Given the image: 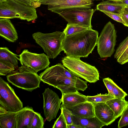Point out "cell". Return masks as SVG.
I'll list each match as a JSON object with an SVG mask.
<instances>
[{"mask_svg": "<svg viewBox=\"0 0 128 128\" xmlns=\"http://www.w3.org/2000/svg\"><path fill=\"white\" fill-rule=\"evenodd\" d=\"M64 67L58 63L47 68L40 74L41 81L59 89L62 94L85 90L88 87L87 82L81 79Z\"/></svg>", "mask_w": 128, "mask_h": 128, "instance_id": "6da1fadb", "label": "cell"}, {"mask_svg": "<svg viewBox=\"0 0 128 128\" xmlns=\"http://www.w3.org/2000/svg\"><path fill=\"white\" fill-rule=\"evenodd\" d=\"M98 32L92 28L65 36L62 41L63 51L67 55L86 58L97 45Z\"/></svg>", "mask_w": 128, "mask_h": 128, "instance_id": "7a4b0ae2", "label": "cell"}, {"mask_svg": "<svg viewBox=\"0 0 128 128\" xmlns=\"http://www.w3.org/2000/svg\"><path fill=\"white\" fill-rule=\"evenodd\" d=\"M38 18L35 8L14 0H6L0 3V18H18L28 22Z\"/></svg>", "mask_w": 128, "mask_h": 128, "instance_id": "3957f363", "label": "cell"}, {"mask_svg": "<svg viewBox=\"0 0 128 128\" xmlns=\"http://www.w3.org/2000/svg\"><path fill=\"white\" fill-rule=\"evenodd\" d=\"M63 66L76 76L90 83L99 80V73L95 66L82 61L80 58L67 56L63 58Z\"/></svg>", "mask_w": 128, "mask_h": 128, "instance_id": "277c9868", "label": "cell"}, {"mask_svg": "<svg viewBox=\"0 0 128 128\" xmlns=\"http://www.w3.org/2000/svg\"><path fill=\"white\" fill-rule=\"evenodd\" d=\"M64 36L63 32L60 31L48 34L38 32L32 35L36 42L43 48L49 59L55 58L63 51L62 42Z\"/></svg>", "mask_w": 128, "mask_h": 128, "instance_id": "5b68a950", "label": "cell"}, {"mask_svg": "<svg viewBox=\"0 0 128 128\" xmlns=\"http://www.w3.org/2000/svg\"><path fill=\"white\" fill-rule=\"evenodd\" d=\"M8 81L19 88L28 91L40 87V76L31 70L22 66L18 70L14 71L6 76Z\"/></svg>", "mask_w": 128, "mask_h": 128, "instance_id": "8992f818", "label": "cell"}, {"mask_svg": "<svg viewBox=\"0 0 128 128\" xmlns=\"http://www.w3.org/2000/svg\"><path fill=\"white\" fill-rule=\"evenodd\" d=\"M116 37L114 25L109 21L104 26L97 40V50L101 58L110 57L113 54Z\"/></svg>", "mask_w": 128, "mask_h": 128, "instance_id": "52a82bcc", "label": "cell"}, {"mask_svg": "<svg viewBox=\"0 0 128 128\" xmlns=\"http://www.w3.org/2000/svg\"><path fill=\"white\" fill-rule=\"evenodd\" d=\"M91 8L75 7L58 10L57 13L70 24H78L92 28L91 21L94 12Z\"/></svg>", "mask_w": 128, "mask_h": 128, "instance_id": "ba28073f", "label": "cell"}, {"mask_svg": "<svg viewBox=\"0 0 128 128\" xmlns=\"http://www.w3.org/2000/svg\"><path fill=\"white\" fill-rule=\"evenodd\" d=\"M0 106L9 112H17L23 108V104L14 89L0 77Z\"/></svg>", "mask_w": 128, "mask_h": 128, "instance_id": "9c48e42d", "label": "cell"}, {"mask_svg": "<svg viewBox=\"0 0 128 128\" xmlns=\"http://www.w3.org/2000/svg\"><path fill=\"white\" fill-rule=\"evenodd\" d=\"M19 56L22 66L36 73L48 68L50 63L49 59L44 53H32L25 49Z\"/></svg>", "mask_w": 128, "mask_h": 128, "instance_id": "30bf717a", "label": "cell"}, {"mask_svg": "<svg viewBox=\"0 0 128 128\" xmlns=\"http://www.w3.org/2000/svg\"><path fill=\"white\" fill-rule=\"evenodd\" d=\"M44 99L43 108L45 117L48 122L55 118L62 102L58 95L49 88L42 93Z\"/></svg>", "mask_w": 128, "mask_h": 128, "instance_id": "8fae6325", "label": "cell"}, {"mask_svg": "<svg viewBox=\"0 0 128 128\" xmlns=\"http://www.w3.org/2000/svg\"><path fill=\"white\" fill-rule=\"evenodd\" d=\"M94 0H40L41 4L48 5L52 12L75 7L91 8Z\"/></svg>", "mask_w": 128, "mask_h": 128, "instance_id": "7c38bea8", "label": "cell"}, {"mask_svg": "<svg viewBox=\"0 0 128 128\" xmlns=\"http://www.w3.org/2000/svg\"><path fill=\"white\" fill-rule=\"evenodd\" d=\"M60 107L66 108L71 112L72 115L82 118L95 117L94 106L92 102L86 101L72 106L62 104Z\"/></svg>", "mask_w": 128, "mask_h": 128, "instance_id": "4fadbf2b", "label": "cell"}, {"mask_svg": "<svg viewBox=\"0 0 128 128\" xmlns=\"http://www.w3.org/2000/svg\"><path fill=\"white\" fill-rule=\"evenodd\" d=\"M93 104L95 116L105 126L110 124L116 119L113 112L105 103Z\"/></svg>", "mask_w": 128, "mask_h": 128, "instance_id": "5bb4252c", "label": "cell"}, {"mask_svg": "<svg viewBox=\"0 0 128 128\" xmlns=\"http://www.w3.org/2000/svg\"><path fill=\"white\" fill-rule=\"evenodd\" d=\"M0 36L11 42H14L18 39L16 31L9 19L0 18Z\"/></svg>", "mask_w": 128, "mask_h": 128, "instance_id": "9a60e30c", "label": "cell"}, {"mask_svg": "<svg viewBox=\"0 0 128 128\" xmlns=\"http://www.w3.org/2000/svg\"><path fill=\"white\" fill-rule=\"evenodd\" d=\"M35 112L27 106L18 111L16 115V128H30Z\"/></svg>", "mask_w": 128, "mask_h": 128, "instance_id": "2e32d148", "label": "cell"}, {"mask_svg": "<svg viewBox=\"0 0 128 128\" xmlns=\"http://www.w3.org/2000/svg\"><path fill=\"white\" fill-rule=\"evenodd\" d=\"M73 124L82 128H101L105 125L95 116L89 118H82L72 115Z\"/></svg>", "mask_w": 128, "mask_h": 128, "instance_id": "e0dca14e", "label": "cell"}, {"mask_svg": "<svg viewBox=\"0 0 128 128\" xmlns=\"http://www.w3.org/2000/svg\"><path fill=\"white\" fill-rule=\"evenodd\" d=\"M126 7L120 2L106 1L102 2L96 6V9L102 12L106 11L121 14Z\"/></svg>", "mask_w": 128, "mask_h": 128, "instance_id": "ac0fdd59", "label": "cell"}, {"mask_svg": "<svg viewBox=\"0 0 128 128\" xmlns=\"http://www.w3.org/2000/svg\"><path fill=\"white\" fill-rule=\"evenodd\" d=\"M105 103L113 111L116 119L121 116L128 106V102L126 101L124 98L114 97Z\"/></svg>", "mask_w": 128, "mask_h": 128, "instance_id": "d6986e66", "label": "cell"}, {"mask_svg": "<svg viewBox=\"0 0 128 128\" xmlns=\"http://www.w3.org/2000/svg\"><path fill=\"white\" fill-rule=\"evenodd\" d=\"M62 104L68 106H75L87 101L86 96L78 91L75 92L62 94Z\"/></svg>", "mask_w": 128, "mask_h": 128, "instance_id": "ffe728a7", "label": "cell"}, {"mask_svg": "<svg viewBox=\"0 0 128 128\" xmlns=\"http://www.w3.org/2000/svg\"><path fill=\"white\" fill-rule=\"evenodd\" d=\"M114 57L117 62L121 64L128 62V36L119 45Z\"/></svg>", "mask_w": 128, "mask_h": 128, "instance_id": "44dd1931", "label": "cell"}, {"mask_svg": "<svg viewBox=\"0 0 128 128\" xmlns=\"http://www.w3.org/2000/svg\"><path fill=\"white\" fill-rule=\"evenodd\" d=\"M18 112H9L0 115V128H16V115Z\"/></svg>", "mask_w": 128, "mask_h": 128, "instance_id": "7402d4cb", "label": "cell"}, {"mask_svg": "<svg viewBox=\"0 0 128 128\" xmlns=\"http://www.w3.org/2000/svg\"><path fill=\"white\" fill-rule=\"evenodd\" d=\"M19 60L17 55L10 51L8 48H0V60L8 62L16 68L18 66V61Z\"/></svg>", "mask_w": 128, "mask_h": 128, "instance_id": "603a6c76", "label": "cell"}, {"mask_svg": "<svg viewBox=\"0 0 128 128\" xmlns=\"http://www.w3.org/2000/svg\"><path fill=\"white\" fill-rule=\"evenodd\" d=\"M115 97L109 93L105 94H98L93 96H86L87 101L93 103L106 102L108 100Z\"/></svg>", "mask_w": 128, "mask_h": 128, "instance_id": "cb8c5ba5", "label": "cell"}, {"mask_svg": "<svg viewBox=\"0 0 128 128\" xmlns=\"http://www.w3.org/2000/svg\"><path fill=\"white\" fill-rule=\"evenodd\" d=\"M90 28H92L86 26L68 23L63 32L64 36H66Z\"/></svg>", "mask_w": 128, "mask_h": 128, "instance_id": "d4e9b609", "label": "cell"}, {"mask_svg": "<svg viewBox=\"0 0 128 128\" xmlns=\"http://www.w3.org/2000/svg\"><path fill=\"white\" fill-rule=\"evenodd\" d=\"M44 124L43 118L40 114L35 112L30 128H44Z\"/></svg>", "mask_w": 128, "mask_h": 128, "instance_id": "484cf974", "label": "cell"}, {"mask_svg": "<svg viewBox=\"0 0 128 128\" xmlns=\"http://www.w3.org/2000/svg\"><path fill=\"white\" fill-rule=\"evenodd\" d=\"M15 67L6 62L0 60V75L6 76L14 71Z\"/></svg>", "mask_w": 128, "mask_h": 128, "instance_id": "4316f807", "label": "cell"}, {"mask_svg": "<svg viewBox=\"0 0 128 128\" xmlns=\"http://www.w3.org/2000/svg\"><path fill=\"white\" fill-rule=\"evenodd\" d=\"M67 124L62 112L59 117L55 122L52 128H67Z\"/></svg>", "mask_w": 128, "mask_h": 128, "instance_id": "83f0119b", "label": "cell"}, {"mask_svg": "<svg viewBox=\"0 0 128 128\" xmlns=\"http://www.w3.org/2000/svg\"><path fill=\"white\" fill-rule=\"evenodd\" d=\"M128 126V106L123 112L118 122V128Z\"/></svg>", "mask_w": 128, "mask_h": 128, "instance_id": "f1b7e54d", "label": "cell"}, {"mask_svg": "<svg viewBox=\"0 0 128 128\" xmlns=\"http://www.w3.org/2000/svg\"><path fill=\"white\" fill-rule=\"evenodd\" d=\"M113 96L116 98H124L128 95V94L123 90L114 83L112 90Z\"/></svg>", "mask_w": 128, "mask_h": 128, "instance_id": "f546056e", "label": "cell"}, {"mask_svg": "<svg viewBox=\"0 0 128 128\" xmlns=\"http://www.w3.org/2000/svg\"><path fill=\"white\" fill-rule=\"evenodd\" d=\"M103 81L107 89L108 93L114 96L112 93V90L115 83L112 80L108 77L104 78Z\"/></svg>", "mask_w": 128, "mask_h": 128, "instance_id": "4dcf8cb0", "label": "cell"}, {"mask_svg": "<svg viewBox=\"0 0 128 128\" xmlns=\"http://www.w3.org/2000/svg\"><path fill=\"white\" fill-rule=\"evenodd\" d=\"M102 12L114 20L120 22L125 26V23L120 14L106 11H103Z\"/></svg>", "mask_w": 128, "mask_h": 128, "instance_id": "1f68e13d", "label": "cell"}, {"mask_svg": "<svg viewBox=\"0 0 128 128\" xmlns=\"http://www.w3.org/2000/svg\"><path fill=\"white\" fill-rule=\"evenodd\" d=\"M61 111L62 112L64 116L67 125H69L73 124L71 118L72 114L70 112L65 108L60 107Z\"/></svg>", "mask_w": 128, "mask_h": 128, "instance_id": "d6a6232c", "label": "cell"}, {"mask_svg": "<svg viewBox=\"0 0 128 128\" xmlns=\"http://www.w3.org/2000/svg\"><path fill=\"white\" fill-rule=\"evenodd\" d=\"M120 15L125 23L124 26L128 27V10L125 8Z\"/></svg>", "mask_w": 128, "mask_h": 128, "instance_id": "836d02e7", "label": "cell"}, {"mask_svg": "<svg viewBox=\"0 0 128 128\" xmlns=\"http://www.w3.org/2000/svg\"><path fill=\"white\" fill-rule=\"evenodd\" d=\"M20 4L25 5L32 6L31 0H14Z\"/></svg>", "mask_w": 128, "mask_h": 128, "instance_id": "e575fe53", "label": "cell"}, {"mask_svg": "<svg viewBox=\"0 0 128 128\" xmlns=\"http://www.w3.org/2000/svg\"><path fill=\"white\" fill-rule=\"evenodd\" d=\"M67 128H82L81 126L72 124L67 125Z\"/></svg>", "mask_w": 128, "mask_h": 128, "instance_id": "d590c367", "label": "cell"}, {"mask_svg": "<svg viewBox=\"0 0 128 128\" xmlns=\"http://www.w3.org/2000/svg\"><path fill=\"white\" fill-rule=\"evenodd\" d=\"M8 112L5 108L0 106V115L5 114Z\"/></svg>", "mask_w": 128, "mask_h": 128, "instance_id": "8d00e7d4", "label": "cell"}, {"mask_svg": "<svg viewBox=\"0 0 128 128\" xmlns=\"http://www.w3.org/2000/svg\"><path fill=\"white\" fill-rule=\"evenodd\" d=\"M120 2L124 4L126 7H128V0H121Z\"/></svg>", "mask_w": 128, "mask_h": 128, "instance_id": "74e56055", "label": "cell"}, {"mask_svg": "<svg viewBox=\"0 0 128 128\" xmlns=\"http://www.w3.org/2000/svg\"><path fill=\"white\" fill-rule=\"evenodd\" d=\"M32 1V2H39L40 0H31Z\"/></svg>", "mask_w": 128, "mask_h": 128, "instance_id": "f35d334b", "label": "cell"}, {"mask_svg": "<svg viewBox=\"0 0 128 128\" xmlns=\"http://www.w3.org/2000/svg\"><path fill=\"white\" fill-rule=\"evenodd\" d=\"M109 1H112L114 2H120L121 0H107Z\"/></svg>", "mask_w": 128, "mask_h": 128, "instance_id": "ab89813d", "label": "cell"}, {"mask_svg": "<svg viewBox=\"0 0 128 128\" xmlns=\"http://www.w3.org/2000/svg\"><path fill=\"white\" fill-rule=\"evenodd\" d=\"M6 0H0V3L5 2Z\"/></svg>", "mask_w": 128, "mask_h": 128, "instance_id": "60d3db41", "label": "cell"}, {"mask_svg": "<svg viewBox=\"0 0 128 128\" xmlns=\"http://www.w3.org/2000/svg\"><path fill=\"white\" fill-rule=\"evenodd\" d=\"M125 8L128 10V7H126Z\"/></svg>", "mask_w": 128, "mask_h": 128, "instance_id": "b9f144b4", "label": "cell"}]
</instances>
